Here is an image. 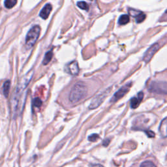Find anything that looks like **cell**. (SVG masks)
I'll list each match as a JSON object with an SVG mask.
<instances>
[{"mask_svg":"<svg viewBox=\"0 0 167 167\" xmlns=\"http://www.w3.org/2000/svg\"><path fill=\"white\" fill-rule=\"evenodd\" d=\"M34 74V69L30 70L26 75L23 76L18 82L16 90L14 93L12 99V107L15 114L20 113L24 108L26 98V90L33 78Z\"/></svg>","mask_w":167,"mask_h":167,"instance_id":"obj_1","label":"cell"},{"mask_svg":"<svg viewBox=\"0 0 167 167\" xmlns=\"http://www.w3.org/2000/svg\"><path fill=\"white\" fill-rule=\"evenodd\" d=\"M87 89L86 86L82 82H78L72 88L69 95V101L75 104L83 99L86 96Z\"/></svg>","mask_w":167,"mask_h":167,"instance_id":"obj_2","label":"cell"},{"mask_svg":"<svg viewBox=\"0 0 167 167\" xmlns=\"http://www.w3.org/2000/svg\"><path fill=\"white\" fill-rule=\"evenodd\" d=\"M41 33V27L39 26H35L27 33L26 39V46L27 48L33 47L38 40Z\"/></svg>","mask_w":167,"mask_h":167,"instance_id":"obj_3","label":"cell"},{"mask_svg":"<svg viewBox=\"0 0 167 167\" xmlns=\"http://www.w3.org/2000/svg\"><path fill=\"white\" fill-rule=\"evenodd\" d=\"M148 90L157 94H167V82L163 81L152 82Z\"/></svg>","mask_w":167,"mask_h":167,"instance_id":"obj_4","label":"cell"},{"mask_svg":"<svg viewBox=\"0 0 167 167\" xmlns=\"http://www.w3.org/2000/svg\"><path fill=\"white\" fill-rule=\"evenodd\" d=\"M110 91V90H107L105 91H104L103 93H102V94H100L99 95H97L91 102L89 108L90 110H94L97 108V107H99V106L101 105V104L103 103V101L106 97V96L108 95Z\"/></svg>","mask_w":167,"mask_h":167,"instance_id":"obj_5","label":"cell"},{"mask_svg":"<svg viewBox=\"0 0 167 167\" xmlns=\"http://www.w3.org/2000/svg\"><path fill=\"white\" fill-rule=\"evenodd\" d=\"M131 85H132L131 83H129V84H127L126 85L123 86L122 87L120 88L118 91L115 93L114 96L112 97V98L110 100V103H115V102L118 101L121 98H122V97L125 96V94H126L129 91L130 88H131Z\"/></svg>","mask_w":167,"mask_h":167,"instance_id":"obj_6","label":"cell"},{"mask_svg":"<svg viewBox=\"0 0 167 167\" xmlns=\"http://www.w3.org/2000/svg\"><path fill=\"white\" fill-rule=\"evenodd\" d=\"M159 45L158 43H155L151 46L149 49L146 51L143 57V60L144 61V62H146V63L149 62L153 56H154V55L155 54V52L159 50Z\"/></svg>","mask_w":167,"mask_h":167,"instance_id":"obj_7","label":"cell"},{"mask_svg":"<svg viewBox=\"0 0 167 167\" xmlns=\"http://www.w3.org/2000/svg\"><path fill=\"white\" fill-rule=\"evenodd\" d=\"M66 70L67 72L71 75H77L80 71V69L79 67H78V64L77 62L73 61L67 64L66 66Z\"/></svg>","mask_w":167,"mask_h":167,"instance_id":"obj_8","label":"cell"},{"mask_svg":"<svg viewBox=\"0 0 167 167\" xmlns=\"http://www.w3.org/2000/svg\"><path fill=\"white\" fill-rule=\"evenodd\" d=\"M129 12L130 15H131L133 17L135 18L136 22L137 23H141L146 19V15L142 11L129 9Z\"/></svg>","mask_w":167,"mask_h":167,"instance_id":"obj_9","label":"cell"},{"mask_svg":"<svg viewBox=\"0 0 167 167\" xmlns=\"http://www.w3.org/2000/svg\"><path fill=\"white\" fill-rule=\"evenodd\" d=\"M143 98H144V94L142 91L139 92L137 97H133V98H132L131 100V108H133V109L137 108L139 106V105L140 104Z\"/></svg>","mask_w":167,"mask_h":167,"instance_id":"obj_10","label":"cell"},{"mask_svg":"<svg viewBox=\"0 0 167 167\" xmlns=\"http://www.w3.org/2000/svg\"><path fill=\"white\" fill-rule=\"evenodd\" d=\"M52 9V6L51 5V4L50 3L46 4L44 6V7L42 9V10L39 13V16L44 20L46 19V18H48V17L49 16Z\"/></svg>","mask_w":167,"mask_h":167,"instance_id":"obj_11","label":"cell"},{"mask_svg":"<svg viewBox=\"0 0 167 167\" xmlns=\"http://www.w3.org/2000/svg\"><path fill=\"white\" fill-rule=\"evenodd\" d=\"M159 131L162 137L167 138V117L162 120L159 125Z\"/></svg>","mask_w":167,"mask_h":167,"instance_id":"obj_12","label":"cell"},{"mask_svg":"<svg viewBox=\"0 0 167 167\" xmlns=\"http://www.w3.org/2000/svg\"><path fill=\"white\" fill-rule=\"evenodd\" d=\"M11 87V82L9 80H7L5 82L3 86V95L5 97H7L9 94V91H10Z\"/></svg>","mask_w":167,"mask_h":167,"instance_id":"obj_13","label":"cell"},{"mask_svg":"<svg viewBox=\"0 0 167 167\" xmlns=\"http://www.w3.org/2000/svg\"><path fill=\"white\" fill-rule=\"evenodd\" d=\"M130 18L128 15H122L119 16L118 19V24L119 25H125L129 22Z\"/></svg>","mask_w":167,"mask_h":167,"instance_id":"obj_14","label":"cell"},{"mask_svg":"<svg viewBox=\"0 0 167 167\" xmlns=\"http://www.w3.org/2000/svg\"><path fill=\"white\" fill-rule=\"evenodd\" d=\"M52 56H53V52H52V50H51L45 54L43 62V64L47 65L48 63H49V62L51 61V59H52Z\"/></svg>","mask_w":167,"mask_h":167,"instance_id":"obj_15","label":"cell"},{"mask_svg":"<svg viewBox=\"0 0 167 167\" xmlns=\"http://www.w3.org/2000/svg\"><path fill=\"white\" fill-rule=\"evenodd\" d=\"M17 3V1L16 0H7L4 2L5 7L7 9H11Z\"/></svg>","mask_w":167,"mask_h":167,"instance_id":"obj_16","label":"cell"},{"mask_svg":"<svg viewBox=\"0 0 167 167\" xmlns=\"http://www.w3.org/2000/svg\"><path fill=\"white\" fill-rule=\"evenodd\" d=\"M77 6L82 10L88 11V9H89V6L85 2H78L77 3Z\"/></svg>","mask_w":167,"mask_h":167,"instance_id":"obj_17","label":"cell"},{"mask_svg":"<svg viewBox=\"0 0 167 167\" xmlns=\"http://www.w3.org/2000/svg\"><path fill=\"white\" fill-rule=\"evenodd\" d=\"M140 167H157V166L154 163H153V162L150 161H146L144 162V163H142L140 165Z\"/></svg>","mask_w":167,"mask_h":167,"instance_id":"obj_18","label":"cell"},{"mask_svg":"<svg viewBox=\"0 0 167 167\" xmlns=\"http://www.w3.org/2000/svg\"><path fill=\"white\" fill-rule=\"evenodd\" d=\"M42 104H43V102H42V101L39 98H35L33 100V106H35V107H41Z\"/></svg>","mask_w":167,"mask_h":167,"instance_id":"obj_19","label":"cell"},{"mask_svg":"<svg viewBox=\"0 0 167 167\" xmlns=\"http://www.w3.org/2000/svg\"><path fill=\"white\" fill-rule=\"evenodd\" d=\"M99 138V134H92L88 137V140L90 142H96Z\"/></svg>","mask_w":167,"mask_h":167,"instance_id":"obj_20","label":"cell"},{"mask_svg":"<svg viewBox=\"0 0 167 167\" xmlns=\"http://www.w3.org/2000/svg\"><path fill=\"white\" fill-rule=\"evenodd\" d=\"M146 133L148 137L150 138H154L155 137V133H154L151 131H146Z\"/></svg>","mask_w":167,"mask_h":167,"instance_id":"obj_21","label":"cell"},{"mask_svg":"<svg viewBox=\"0 0 167 167\" xmlns=\"http://www.w3.org/2000/svg\"><path fill=\"white\" fill-rule=\"evenodd\" d=\"M110 142V139L106 138V139H105V140H104V141H103V145L104 146H108Z\"/></svg>","mask_w":167,"mask_h":167,"instance_id":"obj_22","label":"cell"},{"mask_svg":"<svg viewBox=\"0 0 167 167\" xmlns=\"http://www.w3.org/2000/svg\"><path fill=\"white\" fill-rule=\"evenodd\" d=\"M91 167H105V166H103V165H101L98 164V165H92Z\"/></svg>","mask_w":167,"mask_h":167,"instance_id":"obj_23","label":"cell"}]
</instances>
